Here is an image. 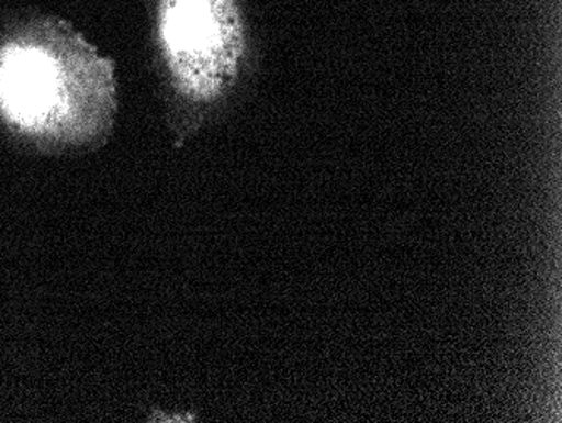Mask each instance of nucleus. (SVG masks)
Returning a JSON list of instances; mask_svg holds the SVG:
<instances>
[{"label": "nucleus", "mask_w": 562, "mask_h": 423, "mask_svg": "<svg viewBox=\"0 0 562 423\" xmlns=\"http://www.w3.org/2000/svg\"><path fill=\"white\" fill-rule=\"evenodd\" d=\"M112 63L55 21L25 24L0 41V119L43 151L98 147L112 134Z\"/></svg>", "instance_id": "f257e3e1"}, {"label": "nucleus", "mask_w": 562, "mask_h": 423, "mask_svg": "<svg viewBox=\"0 0 562 423\" xmlns=\"http://www.w3.org/2000/svg\"><path fill=\"white\" fill-rule=\"evenodd\" d=\"M157 41L172 93L210 107L241 75L246 31L238 0H159Z\"/></svg>", "instance_id": "f03ea898"}]
</instances>
